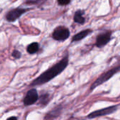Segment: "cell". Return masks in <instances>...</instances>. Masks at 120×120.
Returning a JSON list of instances; mask_svg holds the SVG:
<instances>
[{
	"label": "cell",
	"mask_w": 120,
	"mask_h": 120,
	"mask_svg": "<svg viewBox=\"0 0 120 120\" xmlns=\"http://www.w3.org/2000/svg\"><path fill=\"white\" fill-rule=\"evenodd\" d=\"M68 63H69V59H68V56L67 55L59 62L53 65L52 67L49 68L42 74H41L34 80H33L30 85L32 86H39L50 82L51 79L59 75L61 72H63L65 70V68L68 65Z\"/></svg>",
	"instance_id": "6da1fadb"
},
{
	"label": "cell",
	"mask_w": 120,
	"mask_h": 120,
	"mask_svg": "<svg viewBox=\"0 0 120 120\" xmlns=\"http://www.w3.org/2000/svg\"><path fill=\"white\" fill-rule=\"evenodd\" d=\"M119 72H120V65L117 66V67H115V68H113L106 71L105 72L103 73L91 84V88H90L91 90H94L96 88H97L98 86H99L100 85H101L103 83L106 82L107 81H108L110 79H111L115 74H117Z\"/></svg>",
	"instance_id": "7a4b0ae2"
},
{
	"label": "cell",
	"mask_w": 120,
	"mask_h": 120,
	"mask_svg": "<svg viewBox=\"0 0 120 120\" xmlns=\"http://www.w3.org/2000/svg\"><path fill=\"white\" fill-rule=\"evenodd\" d=\"M69 30L64 26L57 27L53 32L52 37L55 40L57 41H65L70 37Z\"/></svg>",
	"instance_id": "3957f363"
},
{
	"label": "cell",
	"mask_w": 120,
	"mask_h": 120,
	"mask_svg": "<svg viewBox=\"0 0 120 120\" xmlns=\"http://www.w3.org/2000/svg\"><path fill=\"white\" fill-rule=\"evenodd\" d=\"M117 110V105H112L110 106L103 109L98 110L96 111H94L91 113H89L87 116V118L89 119H94L96 117H100L103 116H106L108 115H110L113 112H115Z\"/></svg>",
	"instance_id": "277c9868"
},
{
	"label": "cell",
	"mask_w": 120,
	"mask_h": 120,
	"mask_svg": "<svg viewBox=\"0 0 120 120\" xmlns=\"http://www.w3.org/2000/svg\"><path fill=\"white\" fill-rule=\"evenodd\" d=\"M112 32L110 31H106L101 33L96 37V46L98 48H102L105 46L111 39Z\"/></svg>",
	"instance_id": "5b68a950"
},
{
	"label": "cell",
	"mask_w": 120,
	"mask_h": 120,
	"mask_svg": "<svg viewBox=\"0 0 120 120\" xmlns=\"http://www.w3.org/2000/svg\"><path fill=\"white\" fill-rule=\"evenodd\" d=\"M39 99V96L37 94V91L35 89H32L29 90L23 100L24 105L25 106H29L31 105L34 104Z\"/></svg>",
	"instance_id": "8992f818"
},
{
	"label": "cell",
	"mask_w": 120,
	"mask_h": 120,
	"mask_svg": "<svg viewBox=\"0 0 120 120\" xmlns=\"http://www.w3.org/2000/svg\"><path fill=\"white\" fill-rule=\"evenodd\" d=\"M26 12L25 9L22 8H15L10 11L6 15V20L9 22H13L16 19H18L20 15H22L24 13Z\"/></svg>",
	"instance_id": "52a82bcc"
},
{
	"label": "cell",
	"mask_w": 120,
	"mask_h": 120,
	"mask_svg": "<svg viewBox=\"0 0 120 120\" xmlns=\"http://www.w3.org/2000/svg\"><path fill=\"white\" fill-rule=\"evenodd\" d=\"M91 32V30H89V29H87V30H83V31H81V32H78L77 34H76L75 35H74V36L72 37V41L74 42V41H80V40L84 39L86 37H87Z\"/></svg>",
	"instance_id": "ba28073f"
},
{
	"label": "cell",
	"mask_w": 120,
	"mask_h": 120,
	"mask_svg": "<svg viewBox=\"0 0 120 120\" xmlns=\"http://www.w3.org/2000/svg\"><path fill=\"white\" fill-rule=\"evenodd\" d=\"M83 11L81 10H78L75 13L74 16V21L79 24H84L85 22V18L83 16Z\"/></svg>",
	"instance_id": "9c48e42d"
},
{
	"label": "cell",
	"mask_w": 120,
	"mask_h": 120,
	"mask_svg": "<svg viewBox=\"0 0 120 120\" xmlns=\"http://www.w3.org/2000/svg\"><path fill=\"white\" fill-rule=\"evenodd\" d=\"M39 49V44L37 43V42H34V43H32L30 44L27 48V51L30 53V54H33V53H35L38 51Z\"/></svg>",
	"instance_id": "30bf717a"
},
{
	"label": "cell",
	"mask_w": 120,
	"mask_h": 120,
	"mask_svg": "<svg viewBox=\"0 0 120 120\" xmlns=\"http://www.w3.org/2000/svg\"><path fill=\"white\" fill-rule=\"evenodd\" d=\"M48 99H49V95L48 94L43 95L40 98V103H43V104H46L48 103Z\"/></svg>",
	"instance_id": "8fae6325"
},
{
	"label": "cell",
	"mask_w": 120,
	"mask_h": 120,
	"mask_svg": "<svg viewBox=\"0 0 120 120\" xmlns=\"http://www.w3.org/2000/svg\"><path fill=\"white\" fill-rule=\"evenodd\" d=\"M71 0H58V3L60 6H65L70 3Z\"/></svg>",
	"instance_id": "7c38bea8"
},
{
	"label": "cell",
	"mask_w": 120,
	"mask_h": 120,
	"mask_svg": "<svg viewBox=\"0 0 120 120\" xmlns=\"http://www.w3.org/2000/svg\"><path fill=\"white\" fill-rule=\"evenodd\" d=\"M12 56H13L15 58H20V56H21V53H20L18 51L15 50V51L13 52Z\"/></svg>",
	"instance_id": "4fadbf2b"
},
{
	"label": "cell",
	"mask_w": 120,
	"mask_h": 120,
	"mask_svg": "<svg viewBox=\"0 0 120 120\" xmlns=\"http://www.w3.org/2000/svg\"><path fill=\"white\" fill-rule=\"evenodd\" d=\"M44 0H26V2L27 4H37Z\"/></svg>",
	"instance_id": "5bb4252c"
},
{
	"label": "cell",
	"mask_w": 120,
	"mask_h": 120,
	"mask_svg": "<svg viewBox=\"0 0 120 120\" xmlns=\"http://www.w3.org/2000/svg\"><path fill=\"white\" fill-rule=\"evenodd\" d=\"M7 120H17V118H16L15 117H11L8 118Z\"/></svg>",
	"instance_id": "9a60e30c"
}]
</instances>
